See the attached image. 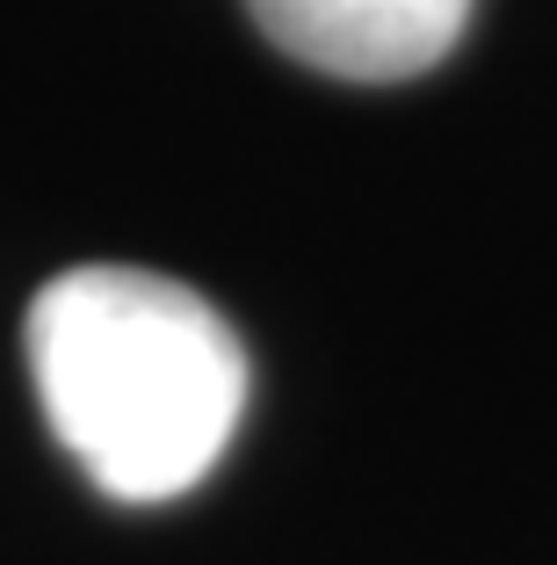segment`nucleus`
I'll use <instances>...</instances> for the list:
<instances>
[{
	"label": "nucleus",
	"instance_id": "2",
	"mask_svg": "<svg viewBox=\"0 0 557 565\" xmlns=\"http://www.w3.org/2000/svg\"><path fill=\"white\" fill-rule=\"evenodd\" d=\"M246 15L297 66L384 87L442 66L471 22V0H246Z\"/></svg>",
	"mask_w": 557,
	"mask_h": 565
},
{
	"label": "nucleus",
	"instance_id": "1",
	"mask_svg": "<svg viewBox=\"0 0 557 565\" xmlns=\"http://www.w3.org/2000/svg\"><path fill=\"white\" fill-rule=\"evenodd\" d=\"M51 435L109 500H181L217 471L246 414V349L203 290L87 262L51 276L22 327Z\"/></svg>",
	"mask_w": 557,
	"mask_h": 565
}]
</instances>
